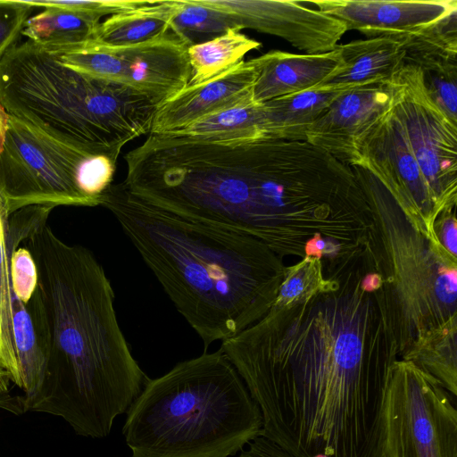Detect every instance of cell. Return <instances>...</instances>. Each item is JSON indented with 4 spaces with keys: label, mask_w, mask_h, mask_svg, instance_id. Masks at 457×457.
<instances>
[{
    "label": "cell",
    "mask_w": 457,
    "mask_h": 457,
    "mask_svg": "<svg viewBox=\"0 0 457 457\" xmlns=\"http://www.w3.org/2000/svg\"><path fill=\"white\" fill-rule=\"evenodd\" d=\"M6 118H7V114L4 112L0 115V143H1V140H2V137H3V134H4V131L5 123H6Z\"/></svg>",
    "instance_id": "d6a6232c"
},
{
    "label": "cell",
    "mask_w": 457,
    "mask_h": 457,
    "mask_svg": "<svg viewBox=\"0 0 457 457\" xmlns=\"http://www.w3.org/2000/svg\"><path fill=\"white\" fill-rule=\"evenodd\" d=\"M42 213L22 243L38 271L28 306L45 351L43 381L11 411L63 419L79 436L106 437L149 378L119 325L114 292L93 253L62 241Z\"/></svg>",
    "instance_id": "7a4b0ae2"
},
{
    "label": "cell",
    "mask_w": 457,
    "mask_h": 457,
    "mask_svg": "<svg viewBox=\"0 0 457 457\" xmlns=\"http://www.w3.org/2000/svg\"><path fill=\"white\" fill-rule=\"evenodd\" d=\"M100 19L83 12L46 7L26 21L21 34L45 46H77L94 39Z\"/></svg>",
    "instance_id": "603a6c76"
},
{
    "label": "cell",
    "mask_w": 457,
    "mask_h": 457,
    "mask_svg": "<svg viewBox=\"0 0 457 457\" xmlns=\"http://www.w3.org/2000/svg\"><path fill=\"white\" fill-rule=\"evenodd\" d=\"M0 105L59 141L117 162L128 142L150 132L160 104L68 68L28 40L0 60Z\"/></svg>",
    "instance_id": "5b68a950"
},
{
    "label": "cell",
    "mask_w": 457,
    "mask_h": 457,
    "mask_svg": "<svg viewBox=\"0 0 457 457\" xmlns=\"http://www.w3.org/2000/svg\"><path fill=\"white\" fill-rule=\"evenodd\" d=\"M94 155L7 114L0 143V199L8 217L35 205L94 207L77 183Z\"/></svg>",
    "instance_id": "52a82bcc"
},
{
    "label": "cell",
    "mask_w": 457,
    "mask_h": 457,
    "mask_svg": "<svg viewBox=\"0 0 457 457\" xmlns=\"http://www.w3.org/2000/svg\"><path fill=\"white\" fill-rule=\"evenodd\" d=\"M457 395V319L421 334L401 356Z\"/></svg>",
    "instance_id": "7402d4cb"
},
{
    "label": "cell",
    "mask_w": 457,
    "mask_h": 457,
    "mask_svg": "<svg viewBox=\"0 0 457 457\" xmlns=\"http://www.w3.org/2000/svg\"><path fill=\"white\" fill-rule=\"evenodd\" d=\"M341 65L320 87L352 88L388 82L403 66L405 50L395 36H379L337 45Z\"/></svg>",
    "instance_id": "e0dca14e"
},
{
    "label": "cell",
    "mask_w": 457,
    "mask_h": 457,
    "mask_svg": "<svg viewBox=\"0 0 457 457\" xmlns=\"http://www.w3.org/2000/svg\"><path fill=\"white\" fill-rule=\"evenodd\" d=\"M64 66L128 86L159 104L186 87L191 68L187 46L171 31L145 43L108 47L92 40L77 46H46Z\"/></svg>",
    "instance_id": "9c48e42d"
},
{
    "label": "cell",
    "mask_w": 457,
    "mask_h": 457,
    "mask_svg": "<svg viewBox=\"0 0 457 457\" xmlns=\"http://www.w3.org/2000/svg\"><path fill=\"white\" fill-rule=\"evenodd\" d=\"M102 206L154 273L204 352L260 320L273 304L286 266L251 237L195 221L112 184Z\"/></svg>",
    "instance_id": "3957f363"
},
{
    "label": "cell",
    "mask_w": 457,
    "mask_h": 457,
    "mask_svg": "<svg viewBox=\"0 0 457 457\" xmlns=\"http://www.w3.org/2000/svg\"><path fill=\"white\" fill-rule=\"evenodd\" d=\"M345 89L318 86L262 103L263 138L306 141L312 125Z\"/></svg>",
    "instance_id": "ac0fdd59"
},
{
    "label": "cell",
    "mask_w": 457,
    "mask_h": 457,
    "mask_svg": "<svg viewBox=\"0 0 457 457\" xmlns=\"http://www.w3.org/2000/svg\"><path fill=\"white\" fill-rule=\"evenodd\" d=\"M351 167L373 220L364 254L381 278L374 296L401 357L421 334L457 319V258L411 219L371 173Z\"/></svg>",
    "instance_id": "8992f818"
},
{
    "label": "cell",
    "mask_w": 457,
    "mask_h": 457,
    "mask_svg": "<svg viewBox=\"0 0 457 457\" xmlns=\"http://www.w3.org/2000/svg\"><path fill=\"white\" fill-rule=\"evenodd\" d=\"M358 151L356 165L371 173L411 219L435 234L441 213L392 104L363 135Z\"/></svg>",
    "instance_id": "8fae6325"
},
{
    "label": "cell",
    "mask_w": 457,
    "mask_h": 457,
    "mask_svg": "<svg viewBox=\"0 0 457 457\" xmlns=\"http://www.w3.org/2000/svg\"><path fill=\"white\" fill-rule=\"evenodd\" d=\"M259 41L249 38L239 28L187 48L191 77L187 85L205 82L243 61L250 51L260 48Z\"/></svg>",
    "instance_id": "cb8c5ba5"
},
{
    "label": "cell",
    "mask_w": 457,
    "mask_h": 457,
    "mask_svg": "<svg viewBox=\"0 0 457 457\" xmlns=\"http://www.w3.org/2000/svg\"><path fill=\"white\" fill-rule=\"evenodd\" d=\"M35 7H55L72 12H83L101 19L104 15L116 14L122 12L135 10L146 4L149 1H128V0H102V1H26Z\"/></svg>",
    "instance_id": "f1b7e54d"
},
{
    "label": "cell",
    "mask_w": 457,
    "mask_h": 457,
    "mask_svg": "<svg viewBox=\"0 0 457 457\" xmlns=\"http://www.w3.org/2000/svg\"><path fill=\"white\" fill-rule=\"evenodd\" d=\"M12 292L28 304L38 284L36 262L28 248L6 238Z\"/></svg>",
    "instance_id": "83f0119b"
},
{
    "label": "cell",
    "mask_w": 457,
    "mask_h": 457,
    "mask_svg": "<svg viewBox=\"0 0 457 457\" xmlns=\"http://www.w3.org/2000/svg\"><path fill=\"white\" fill-rule=\"evenodd\" d=\"M390 105L388 82L345 89L309 129L306 142L350 166L356 165L361 137Z\"/></svg>",
    "instance_id": "4fadbf2b"
},
{
    "label": "cell",
    "mask_w": 457,
    "mask_h": 457,
    "mask_svg": "<svg viewBox=\"0 0 457 457\" xmlns=\"http://www.w3.org/2000/svg\"><path fill=\"white\" fill-rule=\"evenodd\" d=\"M363 257L332 270L330 285L288 307L271 305L222 341L262 417V436L295 457H380L379 420L398 359Z\"/></svg>",
    "instance_id": "6da1fadb"
},
{
    "label": "cell",
    "mask_w": 457,
    "mask_h": 457,
    "mask_svg": "<svg viewBox=\"0 0 457 457\" xmlns=\"http://www.w3.org/2000/svg\"><path fill=\"white\" fill-rule=\"evenodd\" d=\"M146 8L153 16L167 22L170 31L187 47L237 28L227 12L208 0L151 1Z\"/></svg>",
    "instance_id": "ffe728a7"
},
{
    "label": "cell",
    "mask_w": 457,
    "mask_h": 457,
    "mask_svg": "<svg viewBox=\"0 0 457 457\" xmlns=\"http://www.w3.org/2000/svg\"><path fill=\"white\" fill-rule=\"evenodd\" d=\"M391 36L403 40L404 63L417 66L424 77L457 75V8L412 31Z\"/></svg>",
    "instance_id": "d6986e66"
},
{
    "label": "cell",
    "mask_w": 457,
    "mask_h": 457,
    "mask_svg": "<svg viewBox=\"0 0 457 457\" xmlns=\"http://www.w3.org/2000/svg\"><path fill=\"white\" fill-rule=\"evenodd\" d=\"M236 27L279 37L308 54L329 52L347 31L337 18L297 1L208 0Z\"/></svg>",
    "instance_id": "7c38bea8"
},
{
    "label": "cell",
    "mask_w": 457,
    "mask_h": 457,
    "mask_svg": "<svg viewBox=\"0 0 457 457\" xmlns=\"http://www.w3.org/2000/svg\"><path fill=\"white\" fill-rule=\"evenodd\" d=\"M262 432L261 411L220 349L149 378L122 427L131 457H233Z\"/></svg>",
    "instance_id": "277c9868"
},
{
    "label": "cell",
    "mask_w": 457,
    "mask_h": 457,
    "mask_svg": "<svg viewBox=\"0 0 457 457\" xmlns=\"http://www.w3.org/2000/svg\"><path fill=\"white\" fill-rule=\"evenodd\" d=\"M380 457H457V410L438 380L397 359L383 393Z\"/></svg>",
    "instance_id": "ba28073f"
},
{
    "label": "cell",
    "mask_w": 457,
    "mask_h": 457,
    "mask_svg": "<svg viewBox=\"0 0 457 457\" xmlns=\"http://www.w3.org/2000/svg\"><path fill=\"white\" fill-rule=\"evenodd\" d=\"M391 104L440 213L457 204V123L428 95L421 71L404 63L388 81Z\"/></svg>",
    "instance_id": "30bf717a"
},
{
    "label": "cell",
    "mask_w": 457,
    "mask_h": 457,
    "mask_svg": "<svg viewBox=\"0 0 457 457\" xmlns=\"http://www.w3.org/2000/svg\"><path fill=\"white\" fill-rule=\"evenodd\" d=\"M238 457H295L272 441L260 436L251 441Z\"/></svg>",
    "instance_id": "1f68e13d"
},
{
    "label": "cell",
    "mask_w": 457,
    "mask_h": 457,
    "mask_svg": "<svg viewBox=\"0 0 457 457\" xmlns=\"http://www.w3.org/2000/svg\"><path fill=\"white\" fill-rule=\"evenodd\" d=\"M331 278L325 274L320 259L305 256L286 267L276 299L272 305L288 307L303 303L328 288Z\"/></svg>",
    "instance_id": "4316f807"
},
{
    "label": "cell",
    "mask_w": 457,
    "mask_h": 457,
    "mask_svg": "<svg viewBox=\"0 0 457 457\" xmlns=\"http://www.w3.org/2000/svg\"><path fill=\"white\" fill-rule=\"evenodd\" d=\"M312 4L369 37L408 33L457 8L456 0H320Z\"/></svg>",
    "instance_id": "9a60e30c"
},
{
    "label": "cell",
    "mask_w": 457,
    "mask_h": 457,
    "mask_svg": "<svg viewBox=\"0 0 457 457\" xmlns=\"http://www.w3.org/2000/svg\"><path fill=\"white\" fill-rule=\"evenodd\" d=\"M6 214L0 199V381L20 385V370L12 329V287L6 247Z\"/></svg>",
    "instance_id": "484cf974"
},
{
    "label": "cell",
    "mask_w": 457,
    "mask_h": 457,
    "mask_svg": "<svg viewBox=\"0 0 457 457\" xmlns=\"http://www.w3.org/2000/svg\"><path fill=\"white\" fill-rule=\"evenodd\" d=\"M32 9L23 0H0V60L16 45Z\"/></svg>",
    "instance_id": "f546056e"
},
{
    "label": "cell",
    "mask_w": 457,
    "mask_h": 457,
    "mask_svg": "<svg viewBox=\"0 0 457 457\" xmlns=\"http://www.w3.org/2000/svg\"><path fill=\"white\" fill-rule=\"evenodd\" d=\"M258 71L254 59L241 61L216 77L187 85L158 106L150 134L179 130L198 119L253 96Z\"/></svg>",
    "instance_id": "5bb4252c"
},
{
    "label": "cell",
    "mask_w": 457,
    "mask_h": 457,
    "mask_svg": "<svg viewBox=\"0 0 457 457\" xmlns=\"http://www.w3.org/2000/svg\"><path fill=\"white\" fill-rule=\"evenodd\" d=\"M4 112V109H3V108L1 107V105H0V115H1Z\"/></svg>",
    "instance_id": "836d02e7"
},
{
    "label": "cell",
    "mask_w": 457,
    "mask_h": 457,
    "mask_svg": "<svg viewBox=\"0 0 457 457\" xmlns=\"http://www.w3.org/2000/svg\"><path fill=\"white\" fill-rule=\"evenodd\" d=\"M146 4L135 10L113 14L104 22H100L92 41L108 47H121L145 43L167 35L170 31L168 23L150 14L145 8Z\"/></svg>",
    "instance_id": "d4e9b609"
},
{
    "label": "cell",
    "mask_w": 457,
    "mask_h": 457,
    "mask_svg": "<svg viewBox=\"0 0 457 457\" xmlns=\"http://www.w3.org/2000/svg\"><path fill=\"white\" fill-rule=\"evenodd\" d=\"M434 232L443 248L457 258V221L455 210L442 213L434 224Z\"/></svg>",
    "instance_id": "4dcf8cb0"
},
{
    "label": "cell",
    "mask_w": 457,
    "mask_h": 457,
    "mask_svg": "<svg viewBox=\"0 0 457 457\" xmlns=\"http://www.w3.org/2000/svg\"><path fill=\"white\" fill-rule=\"evenodd\" d=\"M170 134L214 143H243L262 139V104L251 97L205 115Z\"/></svg>",
    "instance_id": "44dd1931"
},
{
    "label": "cell",
    "mask_w": 457,
    "mask_h": 457,
    "mask_svg": "<svg viewBox=\"0 0 457 457\" xmlns=\"http://www.w3.org/2000/svg\"><path fill=\"white\" fill-rule=\"evenodd\" d=\"M258 75L253 87L256 103L318 87L341 65L340 51L315 54L270 51L254 58Z\"/></svg>",
    "instance_id": "2e32d148"
}]
</instances>
